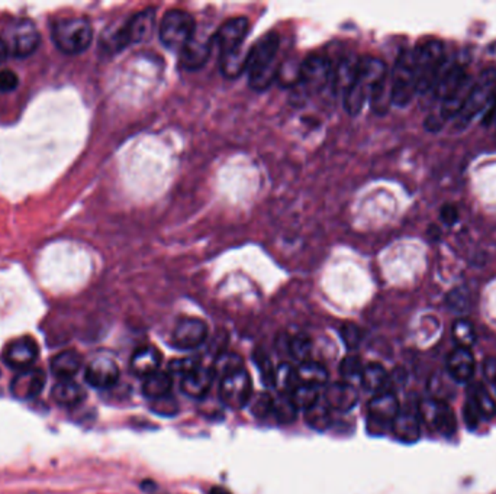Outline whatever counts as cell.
I'll list each match as a JSON object with an SVG mask.
<instances>
[{
  "label": "cell",
  "instance_id": "f546056e",
  "mask_svg": "<svg viewBox=\"0 0 496 494\" xmlns=\"http://www.w3.org/2000/svg\"><path fill=\"white\" fill-rule=\"evenodd\" d=\"M244 368V363H243V358H241L239 355L234 354V352H221L215 363H213V367L211 368L213 376L215 377H221V380L226 376H230V374L238 371V370H243Z\"/></svg>",
  "mask_w": 496,
  "mask_h": 494
},
{
  "label": "cell",
  "instance_id": "c3c4849f",
  "mask_svg": "<svg viewBox=\"0 0 496 494\" xmlns=\"http://www.w3.org/2000/svg\"><path fill=\"white\" fill-rule=\"evenodd\" d=\"M444 119H442L441 116H437V115H430L425 117L424 121V128L428 131V132H440L442 129V122Z\"/></svg>",
  "mask_w": 496,
  "mask_h": 494
},
{
  "label": "cell",
  "instance_id": "8d00e7d4",
  "mask_svg": "<svg viewBox=\"0 0 496 494\" xmlns=\"http://www.w3.org/2000/svg\"><path fill=\"white\" fill-rule=\"evenodd\" d=\"M447 308L455 313H463L471 306V295L466 287H454L446 297Z\"/></svg>",
  "mask_w": 496,
  "mask_h": 494
},
{
  "label": "cell",
  "instance_id": "ab89813d",
  "mask_svg": "<svg viewBox=\"0 0 496 494\" xmlns=\"http://www.w3.org/2000/svg\"><path fill=\"white\" fill-rule=\"evenodd\" d=\"M254 363L257 364V368L260 371V376H261L264 385H267V387L276 385V371L273 368L270 358L267 357L264 352L257 351L256 354H254Z\"/></svg>",
  "mask_w": 496,
  "mask_h": 494
},
{
  "label": "cell",
  "instance_id": "d6a6232c",
  "mask_svg": "<svg viewBox=\"0 0 496 494\" xmlns=\"http://www.w3.org/2000/svg\"><path fill=\"white\" fill-rule=\"evenodd\" d=\"M288 352L294 361L306 363L311 361L312 342L306 335H296L288 341Z\"/></svg>",
  "mask_w": 496,
  "mask_h": 494
},
{
  "label": "cell",
  "instance_id": "836d02e7",
  "mask_svg": "<svg viewBox=\"0 0 496 494\" xmlns=\"http://www.w3.org/2000/svg\"><path fill=\"white\" fill-rule=\"evenodd\" d=\"M290 397L293 400V403L296 405V407L303 409L305 412L310 410L319 402L318 389L305 384H299L296 389L290 393Z\"/></svg>",
  "mask_w": 496,
  "mask_h": 494
},
{
  "label": "cell",
  "instance_id": "4316f807",
  "mask_svg": "<svg viewBox=\"0 0 496 494\" xmlns=\"http://www.w3.org/2000/svg\"><path fill=\"white\" fill-rule=\"evenodd\" d=\"M473 86H471V82H467L457 90L455 93H453L451 96H449L447 99L442 100V106H441V117L442 119H451V117H457L459 113L462 112L463 106L471 95Z\"/></svg>",
  "mask_w": 496,
  "mask_h": 494
},
{
  "label": "cell",
  "instance_id": "8fae6325",
  "mask_svg": "<svg viewBox=\"0 0 496 494\" xmlns=\"http://www.w3.org/2000/svg\"><path fill=\"white\" fill-rule=\"evenodd\" d=\"M250 22L247 18H233L219 26V30L212 36L213 48H218L219 57L228 52L243 48L244 39L248 32Z\"/></svg>",
  "mask_w": 496,
  "mask_h": 494
},
{
  "label": "cell",
  "instance_id": "f5cc1de1",
  "mask_svg": "<svg viewBox=\"0 0 496 494\" xmlns=\"http://www.w3.org/2000/svg\"><path fill=\"white\" fill-rule=\"evenodd\" d=\"M209 494H231V493L221 486H215L209 490Z\"/></svg>",
  "mask_w": 496,
  "mask_h": 494
},
{
  "label": "cell",
  "instance_id": "ffe728a7",
  "mask_svg": "<svg viewBox=\"0 0 496 494\" xmlns=\"http://www.w3.org/2000/svg\"><path fill=\"white\" fill-rule=\"evenodd\" d=\"M447 370L450 377L457 383H466L473 376L475 358L468 348H455L447 359Z\"/></svg>",
  "mask_w": 496,
  "mask_h": 494
},
{
  "label": "cell",
  "instance_id": "e0dca14e",
  "mask_svg": "<svg viewBox=\"0 0 496 494\" xmlns=\"http://www.w3.org/2000/svg\"><path fill=\"white\" fill-rule=\"evenodd\" d=\"M392 431L393 435L399 440H402V442H415V440L420 438L421 432V418L418 413V406H407L405 409H400L398 416L392 422Z\"/></svg>",
  "mask_w": 496,
  "mask_h": 494
},
{
  "label": "cell",
  "instance_id": "60d3db41",
  "mask_svg": "<svg viewBox=\"0 0 496 494\" xmlns=\"http://www.w3.org/2000/svg\"><path fill=\"white\" fill-rule=\"evenodd\" d=\"M301 64H294V61H288L285 64L279 65V71H277V80H279V82L283 86H286V87L299 85Z\"/></svg>",
  "mask_w": 496,
  "mask_h": 494
},
{
  "label": "cell",
  "instance_id": "f35d334b",
  "mask_svg": "<svg viewBox=\"0 0 496 494\" xmlns=\"http://www.w3.org/2000/svg\"><path fill=\"white\" fill-rule=\"evenodd\" d=\"M453 337L459 342L462 348H468L476 341V333L473 326L467 322V320H457L453 326Z\"/></svg>",
  "mask_w": 496,
  "mask_h": 494
},
{
  "label": "cell",
  "instance_id": "44dd1931",
  "mask_svg": "<svg viewBox=\"0 0 496 494\" xmlns=\"http://www.w3.org/2000/svg\"><path fill=\"white\" fill-rule=\"evenodd\" d=\"M162 364V354L154 346H141L133 352L131 358V371L138 377H149L150 374L160 370Z\"/></svg>",
  "mask_w": 496,
  "mask_h": 494
},
{
  "label": "cell",
  "instance_id": "484cf974",
  "mask_svg": "<svg viewBox=\"0 0 496 494\" xmlns=\"http://www.w3.org/2000/svg\"><path fill=\"white\" fill-rule=\"evenodd\" d=\"M247 54H248V51L244 52L243 48H239L233 52H228V54L221 56L219 64H221L222 74L228 78H237L243 73H246Z\"/></svg>",
  "mask_w": 496,
  "mask_h": 494
},
{
  "label": "cell",
  "instance_id": "db71d44e",
  "mask_svg": "<svg viewBox=\"0 0 496 494\" xmlns=\"http://www.w3.org/2000/svg\"><path fill=\"white\" fill-rule=\"evenodd\" d=\"M492 98H493V100L496 102V87H495V93H492Z\"/></svg>",
  "mask_w": 496,
  "mask_h": 494
},
{
  "label": "cell",
  "instance_id": "d590c367",
  "mask_svg": "<svg viewBox=\"0 0 496 494\" xmlns=\"http://www.w3.org/2000/svg\"><path fill=\"white\" fill-rule=\"evenodd\" d=\"M276 385H279L283 393L290 394L299 385L296 368L290 364H281L276 371Z\"/></svg>",
  "mask_w": 496,
  "mask_h": 494
},
{
  "label": "cell",
  "instance_id": "3957f363",
  "mask_svg": "<svg viewBox=\"0 0 496 494\" xmlns=\"http://www.w3.org/2000/svg\"><path fill=\"white\" fill-rule=\"evenodd\" d=\"M155 30V9L147 8L136 13L122 28L115 31L106 43V48L112 51L124 49L131 44L149 41Z\"/></svg>",
  "mask_w": 496,
  "mask_h": 494
},
{
  "label": "cell",
  "instance_id": "f6af8a7d",
  "mask_svg": "<svg viewBox=\"0 0 496 494\" xmlns=\"http://www.w3.org/2000/svg\"><path fill=\"white\" fill-rule=\"evenodd\" d=\"M463 415H464V422H466V426L471 431H475L477 426H479V422L482 419V415L476 406V403L473 402V398L468 396L467 402L464 405V409H463Z\"/></svg>",
  "mask_w": 496,
  "mask_h": 494
},
{
  "label": "cell",
  "instance_id": "9a60e30c",
  "mask_svg": "<svg viewBox=\"0 0 496 494\" xmlns=\"http://www.w3.org/2000/svg\"><path fill=\"white\" fill-rule=\"evenodd\" d=\"M38 358L36 342L28 337L13 341L5 351V363L17 370H28Z\"/></svg>",
  "mask_w": 496,
  "mask_h": 494
},
{
  "label": "cell",
  "instance_id": "52a82bcc",
  "mask_svg": "<svg viewBox=\"0 0 496 494\" xmlns=\"http://www.w3.org/2000/svg\"><path fill=\"white\" fill-rule=\"evenodd\" d=\"M400 410L396 396L392 392H380L374 396L369 403L367 415V431L373 435L383 434Z\"/></svg>",
  "mask_w": 496,
  "mask_h": 494
},
{
  "label": "cell",
  "instance_id": "4fadbf2b",
  "mask_svg": "<svg viewBox=\"0 0 496 494\" xmlns=\"http://www.w3.org/2000/svg\"><path fill=\"white\" fill-rule=\"evenodd\" d=\"M85 380L95 389H111L119 380V367L108 357L95 358L86 368Z\"/></svg>",
  "mask_w": 496,
  "mask_h": 494
},
{
  "label": "cell",
  "instance_id": "f1b7e54d",
  "mask_svg": "<svg viewBox=\"0 0 496 494\" xmlns=\"http://www.w3.org/2000/svg\"><path fill=\"white\" fill-rule=\"evenodd\" d=\"M298 407L296 405L293 403V400L290 397V394L288 393H280L273 402V413L276 419L283 423V425H290L298 418Z\"/></svg>",
  "mask_w": 496,
  "mask_h": 494
},
{
  "label": "cell",
  "instance_id": "d6986e66",
  "mask_svg": "<svg viewBox=\"0 0 496 494\" xmlns=\"http://www.w3.org/2000/svg\"><path fill=\"white\" fill-rule=\"evenodd\" d=\"M213 377L215 376L211 368L200 366L182 377V392L193 398H204L211 390Z\"/></svg>",
  "mask_w": 496,
  "mask_h": 494
},
{
  "label": "cell",
  "instance_id": "2e32d148",
  "mask_svg": "<svg viewBox=\"0 0 496 494\" xmlns=\"http://www.w3.org/2000/svg\"><path fill=\"white\" fill-rule=\"evenodd\" d=\"M212 49H213L212 38L204 39L195 35L192 41L179 52L180 65L187 71H196L199 69H202L211 58Z\"/></svg>",
  "mask_w": 496,
  "mask_h": 494
},
{
  "label": "cell",
  "instance_id": "cb8c5ba5",
  "mask_svg": "<svg viewBox=\"0 0 496 494\" xmlns=\"http://www.w3.org/2000/svg\"><path fill=\"white\" fill-rule=\"evenodd\" d=\"M51 397L56 403L61 406L72 407L78 405L85 398V392L82 385H78L73 380H63L52 387Z\"/></svg>",
  "mask_w": 496,
  "mask_h": 494
},
{
  "label": "cell",
  "instance_id": "7a4b0ae2",
  "mask_svg": "<svg viewBox=\"0 0 496 494\" xmlns=\"http://www.w3.org/2000/svg\"><path fill=\"white\" fill-rule=\"evenodd\" d=\"M51 39L63 54L78 56L93 41L91 23L83 16L57 19L51 26Z\"/></svg>",
  "mask_w": 496,
  "mask_h": 494
},
{
  "label": "cell",
  "instance_id": "74e56055",
  "mask_svg": "<svg viewBox=\"0 0 496 494\" xmlns=\"http://www.w3.org/2000/svg\"><path fill=\"white\" fill-rule=\"evenodd\" d=\"M273 402L274 398L269 393H257L251 396L250 398V410L254 416L257 418H266L270 412H273Z\"/></svg>",
  "mask_w": 496,
  "mask_h": 494
},
{
  "label": "cell",
  "instance_id": "f907efd6",
  "mask_svg": "<svg viewBox=\"0 0 496 494\" xmlns=\"http://www.w3.org/2000/svg\"><path fill=\"white\" fill-rule=\"evenodd\" d=\"M427 235L430 236L431 239H434V241H437V239H440V238H441V231H440L438 226L431 225L430 228H428V231H427Z\"/></svg>",
  "mask_w": 496,
  "mask_h": 494
},
{
  "label": "cell",
  "instance_id": "816d5d0a",
  "mask_svg": "<svg viewBox=\"0 0 496 494\" xmlns=\"http://www.w3.org/2000/svg\"><path fill=\"white\" fill-rule=\"evenodd\" d=\"M8 57H9V52H8L6 44L2 39V36H0V64H2Z\"/></svg>",
  "mask_w": 496,
  "mask_h": 494
},
{
  "label": "cell",
  "instance_id": "30bf717a",
  "mask_svg": "<svg viewBox=\"0 0 496 494\" xmlns=\"http://www.w3.org/2000/svg\"><path fill=\"white\" fill-rule=\"evenodd\" d=\"M332 65L327 57L311 56L301 64L299 85L308 93H318L332 80Z\"/></svg>",
  "mask_w": 496,
  "mask_h": 494
},
{
  "label": "cell",
  "instance_id": "7dc6e473",
  "mask_svg": "<svg viewBox=\"0 0 496 494\" xmlns=\"http://www.w3.org/2000/svg\"><path fill=\"white\" fill-rule=\"evenodd\" d=\"M440 216H441V221L444 222L446 225H454L455 222H457L459 219V212H457V207H455L454 205H444L441 207L440 210Z\"/></svg>",
  "mask_w": 496,
  "mask_h": 494
},
{
  "label": "cell",
  "instance_id": "4dcf8cb0",
  "mask_svg": "<svg viewBox=\"0 0 496 494\" xmlns=\"http://www.w3.org/2000/svg\"><path fill=\"white\" fill-rule=\"evenodd\" d=\"M471 396L473 398V402L476 403L480 415L484 419H492L496 415V403L493 397L490 396V393L485 389L484 385L480 383H477L476 385L472 387L471 390Z\"/></svg>",
  "mask_w": 496,
  "mask_h": 494
},
{
  "label": "cell",
  "instance_id": "681fc988",
  "mask_svg": "<svg viewBox=\"0 0 496 494\" xmlns=\"http://www.w3.org/2000/svg\"><path fill=\"white\" fill-rule=\"evenodd\" d=\"M484 374L490 383L496 384V358H488L484 363Z\"/></svg>",
  "mask_w": 496,
  "mask_h": 494
},
{
  "label": "cell",
  "instance_id": "9c48e42d",
  "mask_svg": "<svg viewBox=\"0 0 496 494\" xmlns=\"http://www.w3.org/2000/svg\"><path fill=\"white\" fill-rule=\"evenodd\" d=\"M418 413L421 420L427 422L441 435L453 436L457 431V420L446 402L435 398L424 400L418 405Z\"/></svg>",
  "mask_w": 496,
  "mask_h": 494
},
{
  "label": "cell",
  "instance_id": "83f0119b",
  "mask_svg": "<svg viewBox=\"0 0 496 494\" xmlns=\"http://www.w3.org/2000/svg\"><path fill=\"white\" fill-rule=\"evenodd\" d=\"M389 374L380 364H369L363 370V376H361V385L365 387L367 392L371 393H380L387 384Z\"/></svg>",
  "mask_w": 496,
  "mask_h": 494
},
{
  "label": "cell",
  "instance_id": "7402d4cb",
  "mask_svg": "<svg viewBox=\"0 0 496 494\" xmlns=\"http://www.w3.org/2000/svg\"><path fill=\"white\" fill-rule=\"evenodd\" d=\"M80 367H82V357L76 351H64L52 358L51 361V372L61 381L72 380Z\"/></svg>",
  "mask_w": 496,
  "mask_h": 494
},
{
  "label": "cell",
  "instance_id": "7bdbcfd3",
  "mask_svg": "<svg viewBox=\"0 0 496 494\" xmlns=\"http://www.w3.org/2000/svg\"><path fill=\"white\" fill-rule=\"evenodd\" d=\"M151 407H153L154 413H158V415H162V416H173L179 412V406L176 403V400H174V397H171L170 394H167L162 398L153 400Z\"/></svg>",
  "mask_w": 496,
  "mask_h": 494
},
{
  "label": "cell",
  "instance_id": "8992f818",
  "mask_svg": "<svg viewBox=\"0 0 496 494\" xmlns=\"http://www.w3.org/2000/svg\"><path fill=\"white\" fill-rule=\"evenodd\" d=\"M2 39L6 44L9 56L13 58H26L32 56L41 43L36 26L30 19H18L9 23Z\"/></svg>",
  "mask_w": 496,
  "mask_h": 494
},
{
  "label": "cell",
  "instance_id": "6da1fadb",
  "mask_svg": "<svg viewBox=\"0 0 496 494\" xmlns=\"http://www.w3.org/2000/svg\"><path fill=\"white\" fill-rule=\"evenodd\" d=\"M279 45V35L269 32L248 49L246 73L248 74V83L252 90L263 91L277 80L279 65L276 64V57Z\"/></svg>",
  "mask_w": 496,
  "mask_h": 494
},
{
  "label": "cell",
  "instance_id": "5bb4252c",
  "mask_svg": "<svg viewBox=\"0 0 496 494\" xmlns=\"http://www.w3.org/2000/svg\"><path fill=\"white\" fill-rule=\"evenodd\" d=\"M47 383L45 372L39 368L21 371L10 383V392L19 400H32L41 394Z\"/></svg>",
  "mask_w": 496,
  "mask_h": 494
},
{
  "label": "cell",
  "instance_id": "e575fe53",
  "mask_svg": "<svg viewBox=\"0 0 496 494\" xmlns=\"http://www.w3.org/2000/svg\"><path fill=\"white\" fill-rule=\"evenodd\" d=\"M330 410L331 409L327 405H321L318 402L314 407H311L310 410L305 412L306 413L305 419H306L308 425L311 426V428H314L316 431H324L331 425Z\"/></svg>",
  "mask_w": 496,
  "mask_h": 494
},
{
  "label": "cell",
  "instance_id": "ba28073f",
  "mask_svg": "<svg viewBox=\"0 0 496 494\" xmlns=\"http://www.w3.org/2000/svg\"><path fill=\"white\" fill-rule=\"evenodd\" d=\"M251 379L246 368L238 370L221 380L219 397L222 403L231 409H241L248 405L251 398Z\"/></svg>",
  "mask_w": 496,
  "mask_h": 494
},
{
  "label": "cell",
  "instance_id": "d4e9b609",
  "mask_svg": "<svg viewBox=\"0 0 496 494\" xmlns=\"http://www.w3.org/2000/svg\"><path fill=\"white\" fill-rule=\"evenodd\" d=\"M298 381L299 384L311 385L315 389H319L321 385H327L328 383V371L327 368L315 361H306L302 363L298 368Z\"/></svg>",
  "mask_w": 496,
  "mask_h": 494
},
{
  "label": "cell",
  "instance_id": "603a6c76",
  "mask_svg": "<svg viewBox=\"0 0 496 494\" xmlns=\"http://www.w3.org/2000/svg\"><path fill=\"white\" fill-rule=\"evenodd\" d=\"M173 384L171 374L169 371L158 370L149 377L144 379L142 384V393L147 398H150L151 402L157 398H162L167 394H170V389Z\"/></svg>",
  "mask_w": 496,
  "mask_h": 494
},
{
  "label": "cell",
  "instance_id": "ee69618b",
  "mask_svg": "<svg viewBox=\"0 0 496 494\" xmlns=\"http://www.w3.org/2000/svg\"><path fill=\"white\" fill-rule=\"evenodd\" d=\"M341 338L347 348L354 350L360 345L361 338H363V332L354 324H345L341 328Z\"/></svg>",
  "mask_w": 496,
  "mask_h": 494
},
{
  "label": "cell",
  "instance_id": "b9f144b4",
  "mask_svg": "<svg viewBox=\"0 0 496 494\" xmlns=\"http://www.w3.org/2000/svg\"><path fill=\"white\" fill-rule=\"evenodd\" d=\"M197 367H200L199 357H186V358H180V359H173L169 366V370H170L169 372L179 374V376L184 377L186 374L192 372Z\"/></svg>",
  "mask_w": 496,
  "mask_h": 494
},
{
  "label": "cell",
  "instance_id": "5b68a950",
  "mask_svg": "<svg viewBox=\"0 0 496 494\" xmlns=\"http://www.w3.org/2000/svg\"><path fill=\"white\" fill-rule=\"evenodd\" d=\"M417 93V77L412 51H402L396 60L391 83V102L398 108H405Z\"/></svg>",
  "mask_w": 496,
  "mask_h": 494
},
{
  "label": "cell",
  "instance_id": "ac0fdd59",
  "mask_svg": "<svg viewBox=\"0 0 496 494\" xmlns=\"http://www.w3.org/2000/svg\"><path fill=\"white\" fill-rule=\"evenodd\" d=\"M358 402V392L354 385L344 381L332 383L325 390V405L335 412H350Z\"/></svg>",
  "mask_w": 496,
  "mask_h": 494
},
{
  "label": "cell",
  "instance_id": "bcb514c9",
  "mask_svg": "<svg viewBox=\"0 0 496 494\" xmlns=\"http://www.w3.org/2000/svg\"><path fill=\"white\" fill-rule=\"evenodd\" d=\"M19 86V77L12 70L0 71V93H10Z\"/></svg>",
  "mask_w": 496,
  "mask_h": 494
},
{
  "label": "cell",
  "instance_id": "7c38bea8",
  "mask_svg": "<svg viewBox=\"0 0 496 494\" xmlns=\"http://www.w3.org/2000/svg\"><path fill=\"white\" fill-rule=\"evenodd\" d=\"M206 337L208 326L204 320L196 317H183L171 333V345L177 350L189 351L202 345Z\"/></svg>",
  "mask_w": 496,
  "mask_h": 494
},
{
  "label": "cell",
  "instance_id": "277c9868",
  "mask_svg": "<svg viewBox=\"0 0 496 494\" xmlns=\"http://www.w3.org/2000/svg\"><path fill=\"white\" fill-rule=\"evenodd\" d=\"M196 35V23L191 13L184 10H170L158 26L162 44L171 51H182Z\"/></svg>",
  "mask_w": 496,
  "mask_h": 494
},
{
  "label": "cell",
  "instance_id": "1f68e13d",
  "mask_svg": "<svg viewBox=\"0 0 496 494\" xmlns=\"http://www.w3.org/2000/svg\"><path fill=\"white\" fill-rule=\"evenodd\" d=\"M365 366L361 364V359L356 355H348L345 357L341 366H340V374L343 377V381L347 384H352L356 387V384H361V376H363Z\"/></svg>",
  "mask_w": 496,
  "mask_h": 494
}]
</instances>
